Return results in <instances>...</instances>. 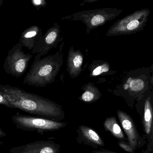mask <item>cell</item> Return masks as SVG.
Here are the masks:
<instances>
[{
    "instance_id": "1",
    "label": "cell",
    "mask_w": 153,
    "mask_h": 153,
    "mask_svg": "<svg viewBox=\"0 0 153 153\" xmlns=\"http://www.w3.org/2000/svg\"><path fill=\"white\" fill-rule=\"evenodd\" d=\"M0 104L55 121H62L65 118L63 107L57 102L9 85H0Z\"/></svg>"
},
{
    "instance_id": "2",
    "label": "cell",
    "mask_w": 153,
    "mask_h": 153,
    "mask_svg": "<svg viewBox=\"0 0 153 153\" xmlns=\"http://www.w3.org/2000/svg\"><path fill=\"white\" fill-rule=\"evenodd\" d=\"M64 45L63 42L55 53L44 58H41L40 54H37L22 83L36 87H46L53 83L63 64Z\"/></svg>"
},
{
    "instance_id": "3",
    "label": "cell",
    "mask_w": 153,
    "mask_h": 153,
    "mask_svg": "<svg viewBox=\"0 0 153 153\" xmlns=\"http://www.w3.org/2000/svg\"><path fill=\"white\" fill-rule=\"evenodd\" d=\"M151 10L145 8L137 10L118 20L108 30L107 36L130 35L142 30L146 26Z\"/></svg>"
},
{
    "instance_id": "4",
    "label": "cell",
    "mask_w": 153,
    "mask_h": 153,
    "mask_svg": "<svg viewBox=\"0 0 153 153\" xmlns=\"http://www.w3.org/2000/svg\"><path fill=\"white\" fill-rule=\"evenodd\" d=\"M11 120L18 129L28 132H37L43 135L45 132L57 131L65 127L66 121H57L40 117L17 114Z\"/></svg>"
},
{
    "instance_id": "5",
    "label": "cell",
    "mask_w": 153,
    "mask_h": 153,
    "mask_svg": "<svg viewBox=\"0 0 153 153\" xmlns=\"http://www.w3.org/2000/svg\"><path fill=\"white\" fill-rule=\"evenodd\" d=\"M123 11L121 9L111 8L86 10L72 14V18L70 19L82 22L86 26L87 34H89L92 30L116 19Z\"/></svg>"
},
{
    "instance_id": "6",
    "label": "cell",
    "mask_w": 153,
    "mask_h": 153,
    "mask_svg": "<svg viewBox=\"0 0 153 153\" xmlns=\"http://www.w3.org/2000/svg\"><path fill=\"white\" fill-rule=\"evenodd\" d=\"M20 43L14 45L9 51L4 63V70L7 74L14 77H20L27 71L33 55L26 53Z\"/></svg>"
},
{
    "instance_id": "7",
    "label": "cell",
    "mask_w": 153,
    "mask_h": 153,
    "mask_svg": "<svg viewBox=\"0 0 153 153\" xmlns=\"http://www.w3.org/2000/svg\"><path fill=\"white\" fill-rule=\"evenodd\" d=\"M61 32L60 26L57 23H55L37 42L31 53H39L41 56H44L51 49L56 48L58 44L63 39L61 36Z\"/></svg>"
},
{
    "instance_id": "8",
    "label": "cell",
    "mask_w": 153,
    "mask_h": 153,
    "mask_svg": "<svg viewBox=\"0 0 153 153\" xmlns=\"http://www.w3.org/2000/svg\"><path fill=\"white\" fill-rule=\"evenodd\" d=\"M117 113L123 130L126 135L128 142L133 149L136 151L146 144V139L142 137L138 133L132 117L122 111L118 110Z\"/></svg>"
},
{
    "instance_id": "9",
    "label": "cell",
    "mask_w": 153,
    "mask_h": 153,
    "mask_svg": "<svg viewBox=\"0 0 153 153\" xmlns=\"http://www.w3.org/2000/svg\"><path fill=\"white\" fill-rule=\"evenodd\" d=\"M60 145L51 140L36 141L25 145L13 147L11 153H59Z\"/></svg>"
},
{
    "instance_id": "10",
    "label": "cell",
    "mask_w": 153,
    "mask_h": 153,
    "mask_svg": "<svg viewBox=\"0 0 153 153\" xmlns=\"http://www.w3.org/2000/svg\"><path fill=\"white\" fill-rule=\"evenodd\" d=\"M76 142L80 144L90 146L94 149L103 147L105 145L100 136L92 128L81 125L76 129Z\"/></svg>"
},
{
    "instance_id": "11",
    "label": "cell",
    "mask_w": 153,
    "mask_h": 153,
    "mask_svg": "<svg viewBox=\"0 0 153 153\" xmlns=\"http://www.w3.org/2000/svg\"><path fill=\"white\" fill-rule=\"evenodd\" d=\"M143 125L146 140V150L150 153L153 150V105L150 96L145 103Z\"/></svg>"
},
{
    "instance_id": "12",
    "label": "cell",
    "mask_w": 153,
    "mask_h": 153,
    "mask_svg": "<svg viewBox=\"0 0 153 153\" xmlns=\"http://www.w3.org/2000/svg\"><path fill=\"white\" fill-rule=\"evenodd\" d=\"M84 60V56L81 50H75L73 46H71L66 60V71L71 78H76L83 71Z\"/></svg>"
},
{
    "instance_id": "13",
    "label": "cell",
    "mask_w": 153,
    "mask_h": 153,
    "mask_svg": "<svg viewBox=\"0 0 153 153\" xmlns=\"http://www.w3.org/2000/svg\"><path fill=\"white\" fill-rule=\"evenodd\" d=\"M43 35L41 29L37 26L33 25L22 33L19 43L28 50H32Z\"/></svg>"
},
{
    "instance_id": "14",
    "label": "cell",
    "mask_w": 153,
    "mask_h": 153,
    "mask_svg": "<svg viewBox=\"0 0 153 153\" xmlns=\"http://www.w3.org/2000/svg\"><path fill=\"white\" fill-rule=\"evenodd\" d=\"M83 92L78 98V100L85 103L95 102L101 97V93L94 84L90 82L85 84L81 88Z\"/></svg>"
},
{
    "instance_id": "15",
    "label": "cell",
    "mask_w": 153,
    "mask_h": 153,
    "mask_svg": "<svg viewBox=\"0 0 153 153\" xmlns=\"http://www.w3.org/2000/svg\"><path fill=\"white\" fill-rule=\"evenodd\" d=\"M104 128L107 131H109L113 136L120 141L126 140L125 134L120 126L117 122L116 118L114 117L107 118L104 121Z\"/></svg>"
},
{
    "instance_id": "16",
    "label": "cell",
    "mask_w": 153,
    "mask_h": 153,
    "mask_svg": "<svg viewBox=\"0 0 153 153\" xmlns=\"http://www.w3.org/2000/svg\"><path fill=\"white\" fill-rule=\"evenodd\" d=\"M89 70L90 76L91 77H96L109 73L110 66L107 62L94 60L89 65Z\"/></svg>"
},
{
    "instance_id": "17",
    "label": "cell",
    "mask_w": 153,
    "mask_h": 153,
    "mask_svg": "<svg viewBox=\"0 0 153 153\" xmlns=\"http://www.w3.org/2000/svg\"><path fill=\"white\" fill-rule=\"evenodd\" d=\"M118 145L120 148L128 152L134 153L135 152L128 142H126L125 141H120L118 142Z\"/></svg>"
},
{
    "instance_id": "18",
    "label": "cell",
    "mask_w": 153,
    "mask_h": 153,
    "mask_svg": "<svg viewBox=\"0 0 153 153\" xmlns=\"http://www.w3.org/2000/svg\"><path fill=\"white\" fill-rule=\"evenodd\" d=\"M31 2L38 10L40 8L45 7L47 5L46 0H31Z\"/></svg>"
},
{
    "instance_id": "19",
    "label": "cell",
    "mask_w": 153,
    "mask_h": 153,
    "mask_svg": "<svg viewBox=\"0 0 153 153\" xmlns=\"http://www.w3.org/2000/svg\"><path fill=\"white\" fill-rule=\"evenodd\" d=\"M92 153H117L115 152H110V151H106L104 150H93Z\"/></svg>"
},
{
    "instance_id": "20",
    "label": "cell",
    "mask_w": 153,
    "mask_h": 153,
    "mask_svg": "<svg viewBox=\"0 0 153 153\" xmlns=\"http://www.w3.org/2000/svg\"><path fill=\"white\" fill-rule=\"evenodd\" d=\"M6 134L5 132H4L1 128H0V137H4L6 136Z\"/></svg>"
},
{
    "instance_id": "21",
    "label": "cell",
    "mask_w": 153,
    "mask_h": 153,
    "mask_svg": "<svg viewBox=\"0 0 153 153\" xmlns=\"http://www.w3.org/2000/svg\"><path fill=\"white\" fill-rule=\"evenodd\" d=\"M99 0H84L83 3H92L95 2Z\"/></svg>"
},
{
    "instance_id": "22",
    "label": "cell",
    "mask_w": 153,
    "mask_h": 153,
    "mask_svg": "<svg viewBox=\"0 0 153 153\" xmlns=\"http://www.w3.org/2000/svg\"><path fill=\"white\" fill-rule=\"evenodd\" d=\"M4 1V0H0V6L2 5L3 4Z\"/></svg>"
},
{
    "instance_id": "23",
    "label": "cell",
    "mask_w": 153,
    "mask_h": 153,
    "mask_svg": "<svg viewBox=\"0 0 153 153\" xmlns=\"http://www.w3.org/2000/svg\"><path fill=\"white\" fill-rule=\"evenodd\" d=\"M142 153H150L148 152V151L147 150H146L145 151H143Z\"/></svg>"
},
{
    "instance_id": "24",
    "label": "cell",
    "mask_w": 153,
    "mask_h": 153,
    "mask_svg": "<svg viewBox=\"0 0 153 153\" xmlns=\"http://www.w3.org/2000/svg\"><path fill=\"white\" fill-rule=\"evenodd\" d=\"M151 82H152V83L153 84V70H152V81H151Z\"/></svg>"
},
{
    "instance_id": "25",
    "label": "cell",
    "mask_w": 153,
    "mask_h": 153,
    "mask_svg": "<svg viewBox=\"0 0 153 153\" xmlns=\"http://www.w3.org/2000/svg\"><path fill=\"white\" fill-rule=\"evenodd\" d=\"M152 152V153H153V150Z\"/></svg>"
}]
</instances>
